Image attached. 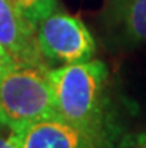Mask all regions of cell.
Listing matches in <instances>:
<instances>
[{
  "label": "cell",
  "instance_id": "obj_7",
  "mask_svg": "<svg viewBox=\"0 0 146 148\" xmlns=\"http://www.w3.org/2000/svg\"><path fill=\"white\" fill-rule=\"evenodd\" d=\"M9 2L27 18L34 27L39 21H42L55 11V0H9Z\"/></svg>",
  "mask_w": 146,
  "mask_h": 148
},
{
  "label": "cell",
  "instance_id": "obj_2",
  "mask_svg": "<svg viewBox=\"0 0 146 148\" xmlns=\"http://www.w3.org/2000/svg\"><path fill=\"white\" fill-rule=\"evenodd\" d=\"M46 71L16 63L0 72V126L15 132L57 117Z\"/></svg>",
  "mask_w": 146,
  "mask_h": 148
},
{
  "label": "cell",
  "instance_id": "obj_3",
  "mask_svg": "<svg viewBox=\"0 0 146 148\" xmlns=\"http://www.w3.org/2000/svg\"><path fill=\"white\" fill-rule=\"evenodd\" d=\"M36 40L45 62L61 66L88 62L96 54V42L87 25L63 12H52L36 24Z\"/></svg>",
  "mask_w": 146,
  "mask_h": 148
},
{
  "label": "cell",
  "instance_id": "obj_9",
  "mask_svg": "<svg viewBox=\"0 0 146 148\" xmlns=\"http://www.w3.org/2000/svg\"><path fill=\"white\" fill-rule=\"evenodd\" d=\"M125 148H146V130L131 138L130 142L125 145Z\"/></svg>",
  "mask_w": 146,
  "mask_h": 148
},
{
  "label": "cell",
  "instance_id": "obj_5",
  "mask_svg": "<svg viewBox=\"0 0 146 148\" xmlns=\"http://www.w3.org/2000/svg\"><path fill=\"white\" fill-rule=\"evenodd\" d=\"M0 47L16 63L48 69L37 47L36 27L9 0H0Z\"/></svg>",
  "mask_w": 146,
  "mask_h": 148
},
{
  "label": "cell",
  "instance_id": "obj_8",
  "mask_svg": "<svg viewBox=\"0 0 146 148\" xmlns=\"http://www.w3.org/2000/svg\"><path fill=\"white\" fill-rule=\"evenodd\" d=\"M16 64V62L15 60L6 53V51L0 47V72L2 71H6V69H9V67H12V66H15Z\"/></svg>",
  "mask_w": 146,
  "mask_h": 148
},
{
  "label": "cell",
  "instance_id": "obj_1",
  "mask_svg": "<svg viewBox=\"0 0 146 148\" xmlns=\"http://www.w3.org/2000/svg\"><path fill=\"white\" fill-rule=\"evenodd\" d=\"M107 76V67L100 60L48 69L57 117L101 141Z\"/></svg>",
  "mask_w": 146,
  "mask_h": 148
},
{
  "label": "cell",
  "instance_id": "obj_6",
  "mask_svg": "<svg viewBox=\"0 0 146 148\" xmlns=\"http://www.w3.org/2000/svg\"><path fill=\"white\" fill-rule=\"evenodd\" d=\"M106 18L118 40L128 45L146 43V0H110Z\"/></svg>",
  "mask_w": 146,
  "mask_h": 148
},
{
  "label": "cell",
  "instance_id": "obj_4",
  "mask_svg": "<svg viewBox=\"0 0 146 148\" xmlns=\"http://www.w3.org/2000/svg\"><path fill=\"white\" fill-rule=\"evenodd\" d=\"M18 148H100L101 141L54 117L9 132Z\"/></svg>",
  "mask_w": 146,
  "mask_h": 148
},
{
  "label": "cell",
  "instance_id": "obj_10",
  "mask_svg": "<svg viewBox=\"0 0 146 148\" xmlns=\"http://www.w3.org/2000/svg\"><path fill=\"white\" fill-rule=\"evenodd\" d=\"M0 148H18V147L14 144V141L9 138V135L3 136L2 130H0Z\"/></svg>",
  "mask_w": 146,
  "mask_h": 148
}]
</instances>
